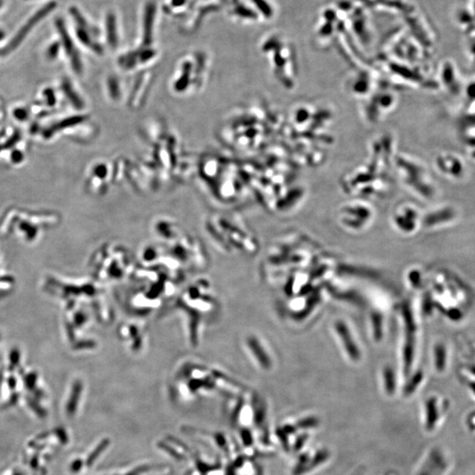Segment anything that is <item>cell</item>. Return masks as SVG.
<instances>
[{"label":"cell","mask_w":475,"mask_h":475,"mask_svg":"<svg viewBox=\"0 0 475 475\" xmlns=\"http://www.w3.org/2000/svg\"><path fill=\"white\" fill-rule=\"evenodd\" d=\"M399 174L409 190L423 199H432L437 194L436 185L422 164L409 157L398 159Z\"/></svg>","instance_id":"obj_1"},{"label":"cell","mask_w":475,"mask_h":475,"mask_svg":"<svg viewBox=\"0 0 475 475\" xmlns=\"http://www.w3.org/2000/svg\"><path fill=\"white\" fill-rule=\"evenodd\" d=\"M435 165L442 176L452 180H462L467 176V166L461 157L452 152H443L436 157Z\"/></svg>","instance_id":"obj_2"},{"label":"cell","mask_w":475,"mask_h":475,"mask_svg":"<svg viewBox=\"0 0 475 475\" xmlns=\"http://www.w3.org/2000/svg\"><path fill=\"white\" fill-rule=\"evenodd\" d=\"M335 328L337 335H339L343 346L346 349L349 356L353 360H357L360 357V352H358V348L355 343L353 336L351 337V331L349 330L346 324L343 323V321H337L335 323Z\"/></svg>","instance_id":"obj_3"},{"label":"cell","mask_w":475,"mask_h":475,"mask_svg":"<svg viewBox=\"0 0 475 475\" xmlns=\"http://www.w3.org/2000/svg\"><path fill=\"white\" fill-rule=\"evenodd\" d=\"M441 80L444 83L446 89L451 92H456L460 89V76L459 72L453 66L452 62H446L441 69Z\"/></svg>","instance_id":"obj_4"},{"label":"cell","mask_w":475,"mask_h":475,"mask_svg":"<svg viewBox=\"0 0 475 475\" xmlns=\"http://www.w3.org/2000/svg\"><path fill=\"white\" fill-rule=\"evenodd\" d=\"M118 23L117 17L115 12H110L107 15L106 27H107V39L109 44L116 47L118 42Z\"/></svg>","instance_id":"obj_5"}]
</instances>
